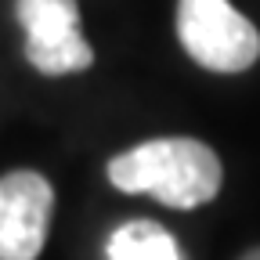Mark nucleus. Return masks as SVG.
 Segmentation results:
<instances>
[{"mask_svg":"<svg viewBox=\"0 0 260 260\" xmlns=\"http://www.w3.org/2000/svg\"><path fill=\"white\" fill-rule=\"evenodd\" d=\"M109 181L130 195H152L162 206L195 210L220 191L224 170L210 145L195 138H155L109 159Z\"/></svg>","mask_w":260,"mask_h":260,"instance_id":"1","label":"nucleus"},{"mask_svg":"<svg viewBox=\"0 0 260 260\" xmlns=\"http://www.w3.org/2000/svg\"><path fill=\"white\" fill-rule=\"evenodd\" d=\"M181 47L210 73H246L260 58V32L228 0H177Z\"/></svg>","mask_w":260,"mask_h":260,"instance_id":"2","label":"nucleus"},{"mask_svg":"<svg viewBox=\"0 0 260 260\" xmlns=\"http://www.w3.org/2000/svg\"><path fill=\"white\" fill-rule=\"evenodd\" d=\"M25 29V58L44 76H69L90 69L94 51L80 32L76 0H18Z\"/></svg>","mask_w":260,"mask_h":260,"instance_id":"3","label":"nucleus"},{"mask_svg":"<svg viewBox=\"0 0 260 260\" xmlns=\"http://www.w3.org/2000/svg\"><path fill=\"white\" fill-rule=\"evenodd\" d=\"M54 188L37 170L0 177V260H37L47 239Z\"/></svg>","mask_w":260,"mask_h":260,"instance_id":"4","label":"nucleus"},{"mask_svg":"<svg viewBox=\"0 0 260 260\" xmlns=\"http://www.w3.org/2000/svg\"><path fill=\"white\" fill-rule=\"evenodd\" d=\"M109 260H181V249L155 220H126L109 239Z\"/></svg>","mask_w":260,"mask_h":260,"instance_id":"5","label":"nucleus"},{"mask_svg":"<svg viewBox=\"0 0 260 260\" xmlns=\"http://www.w3.org/2000/svg\"><path fill=\"white\" fill-rule=\"evenodd\" d=\"M242 260H260V249H249V253H246Z\"/></svg>","mask_w":260,"mask_h":260,"instance_id":"6","label":"nucleus"}]
</instances>
